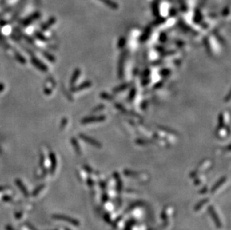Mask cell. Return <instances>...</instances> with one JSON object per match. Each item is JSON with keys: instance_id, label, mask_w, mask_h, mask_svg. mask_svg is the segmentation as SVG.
Returning <instances> with one entry per match:
<instances>
[{"instance_id": "cell-1", "label": "cell", "mask_w": 231, "mask_h": 230, "mask_svg": "<svg viewBox=\"0 0 231 230\" xmlns=\"http://www.w3.org/2000/svg\"><path fill=\"white\" fill-rule=\"evenodd\" d=\"M100 1L102 2L103 3H105V4H106L108 6H109L110 8H114V9H117V8H118V5L116 4L115 2H112V0H100Z\"/></svg>"}]
</instances>
